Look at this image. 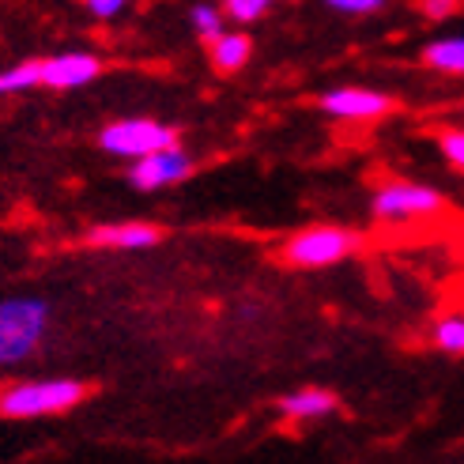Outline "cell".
Returning <instances> with one entry per match:
<instances>
[{
    "label": "cell",
    "mask_w": 464,
    "mask_h": 464,
    "mask_svg": "<svg viewBox=\"0 0 464 464\" xmlns=\"http://www.w3.org/2000/svg\"><path fill=\"white\" fill-rule=\"evenodd\" d=\"M50 333V303L42 295L0 298V366L27 362Z\"/></svg>",
    "instance_id": "obj_1"
},
{
    "label": "cell",
    "mask_w": 464,
    "mask_h": 464,
    "mask_svg": "<svg viewBox=\"0 0 464 464\" xmlns=\"http://www.w3.org/2000/svg\"><path fill=\"white\" fill-rule=\"evenodd\" d=\"M91 385L76 378H42V382H12L0 389V415L5 420H38L61 415L87 401Z\"/></svg>",
    "instance_id": "obj_2"
},
{
    "label": "cell",
    "mask_w": 464,
    "mask_h": 464,
    "mask_svg": "<svg viewBox=\"0 0 464 464\" xmlns=\"http://www.w3.org/2000/svg\"><path fill=\"white\" fill-rule=\"evenodd\" d=\"M362 249V235L347 227H306L284 242V261L295 268H329Z\"/></svg>",
    "instance_id": "obj_3"
},
{
    "label": "cell",
    "mask_w": 464,
    "mask_h": 464,
    "mask_svg": "<svg viewBox=\"0 0 464 464\" xmlns=\"http://www.w3.org/2000/svg\"><path fill=\"white\" fill-rule=\"evenodd\" d=\"M170 144H178V129L151 121V118H125V121H113L99 132V148L118 159H140V155H151Z\"/></svg>",
    "instance_id": "obj_4"
},
{
    "label": "cell",
    "mask_w": 464,
    "mask_h": 464,
    "mask_svg": "<svg viewBox=\"0 0 464 464\" xmlns=\"http://www.w3.org/2000/svg\"><path fill=\"white\" fill-rule=\"evenodd\" d=\"M374 216L382 223H408V219H423L442 212V193L430 189L420 181H385L374 193Z\"/></svg>",
    "instance_id": "obj_5"
},
{
    "label": "cell",
    "mask_w": 464,
    "mask_h": 464,
    "mask_svg": "<svg viewBox=\"0 0 464 464\" xmlns=\"http://www.w3.org/2000/svg\"><path fill=\"white\" fill-rule=\"evenodd\" d=\"M189 174H193V159L181 151V144H170V148H159L151 155H140V159H132V167H129L132 189H140V193L167 189V185H178Z\"/></svg>",
    "instance_id": "obj_6"
},
{
    "label": "cell",
    "mask_w": 464,
    "mask_h": 464,
    "mask_svg": "<svg viewBox=\"0 0 464 464\" xmlns=\"http://www.w3.org/2000/svg\"><path fill=\"white\" fill-rule=\"evenodd\" d=\"M317 106L336 121H378L397 102L370 87H336V91H324Z\"/></svg>",
    "instance_id": "obj_7"
},
{
    "label": "cell",
    "mask_w": 464,
    "mask_h": 464,
    "mask_svg": "<svg viewBox=\"0 0 464 464\" xmlns=\"http://www.w3.org/2000/svg\"><path fill=\"white\" fill-rule=\"evenodd\" d=\"M102 72V61L95 53H53L38 61V83L50 91H76Z\"/></svg>",
    "instance_id": "obj_8"
},
{
    "label": "cell",
    "mask_w": 464,
    "mask_h": 464,
    "mask_svg": "<svg viewBox=\"0 0 464 464\" xmlns=\"http://www.w3.org/2000/svg\"><path fill=\"white\" fill-rule=\"evenodd\" d=\"M87 246H95V249H151L162 242V230L155 223H144V219H125V223H99V227H91L87 235H83Z\"/></svg>",
    "instance_id": "obj_9"
},
{
    "label": "cell",
    "mask_w": 464,
    "mask_h": 464,
    "mask_svg": "<svg viewBox=\"0 0 464 464\" xmlns=\"http://www.w3.org/2000/svg\"><path fill=\"white\" fill-rule=\"evenodd\" d=\"M340 408L336 392L333 389H321V385H306V389H295L287 397H280V411L287 415L291 423H314V420H324Z\"/></svg>",
    "instance_id": "obj_10"
},
{
    "label": "cell",
    "mask_w": 464,
    "mask_h": 464,
    "mask_svg": "<svg viewBox=\"0 0 464 464\" xmlns=\"http://www.w3.org/2000/svg\"><path fill=\"white\" fill-rule=\"evenodd\" d=\"M208 50H212V68H216V72L230 76V72H238V68L249 64V57H253V38L242 34V31H223L219 38L208 42Z\"/></svg>",
    "instance_id": "obj_11"
},
{
    "label": "cell",
    "mask_w": 464,
    "mask_h": 464,
    "mask_svg": "<svg viewBox=\"0 0 464 464\" xmlns=\"http://www.w3.org/2000/svg\"><path fill=\"white\" fill-rule=\"evenodd\" d=\"M423 61L438 72L450 76H464V34L460 38H438L423 50Z\"/></svg>",
    "instance_id": "obj_12"
},
{
    "label": "cell",
    "mask_w": 464,
    "mask_h": 464,
    "mask_svg": "<svg viewBox=\"0 0 464 464\" xmlns=\"http://www.w3.org/2000/svg\"><path fill=\"white\" fill-rule=\"evenodd\" d=\"M430 340L438 352L446 355H464V317H442L430 329Z\"/></svg>",
    "instance_id": "obj_13"
},
{
    "label": "cell",
    "mask_w": 464,
    "mask_h": 464,
    "mask_svg": "<svg viewBox=\"0 0 464 464\" xmlns=\"http://www.w3.org/2000/svg\"><path fill=\"white\" fill-rule=\"evenodd\" d=\"M38 87V61H23L8 72H0V99L5 95H19V91Z\"/></svg>",
    "instance_id": "obj_14"
},
{
    "label": "cell",
    "mask_w": 464,
    "mask_h": 464,
    "mask_svg": "<svg viewBox=\"0 0 464 464\" xmlns=\"http://www.w3.org/2000/svg\"><path fill=\"white\" fill-rule=\"evenodd\" d=\"M276 0H223V15L235 23H257Z\"/></svg>",
    "instance_id": "obj_15"
},
{
    "label": "cell",
    "mask_w": 464,
    "mask_h": 464,
    "mask_svg": "<svg viewBox=\"0 0 464 464\" xmlns=\"http://www.w3.org/2000/svg\"><path fill=\"white\" fill-rule=\"evenodd\" d=\"M189 19H193V27H197V34H200L204 42H212V38L223 34V12L212 8V5H197V8L189 12Z\"/></svg>",
    "instance_id": "obj_16"
},
{
    "label": "cell",
    "mask_w": 464,
    "mask_h": 464,
    "mask_svg": "<svg viewBox=\"0 0 464 464\" xmlns=\"http://www.w3.org/2000/svg\"><path fill=\"white\" fill-rule=\"evenodd\" d=\"M442 155L453 162L457 170H464V129H453V132H442Z\"/></svg>",
    "instance_id": "obj_17"
},
{
    "label": "cell",
    "mask_w": 464,
    "mask_h": 464,
    "mask_svg": "<svg viewBox=\"0 0 464 464\" xmlns=\"http://www.w3.org/2000/svg\"><path fill=\"white\" fill-rule=\"evenodd\" d=\"M324 5L336 12H347V15H370V12H378L385 0H324Z\"/></svg>",
    "instance_id": "obj_18"
},
{
    "label": "cell",
    "mask_w": 464,
    "mask_h": 464,
    "mask_svg": "<svg viewBox=\"0 0 464 464\" xmlns=\"http://www.w3.org/2000/svg\"><path fill=\"white\" fill-rule=\"evenodd\" d=\"M420 8L430 19H450V15L460 12V0H420Z\"/></svg>",
    "instance_id": "obj_19"
},
{
    "label": "cell",
    "mask_w": 464,
    "mask_h": 464,
    "mask_svg": "<svg viewBox=\"0 0 464 464\" xmlns=\"http://www.w3.org/2000/svg\"><path fill=\"white\" fill-rule=\"evenodd\" d=\"M87 8L99 19H113V15H121L129 8V0H87Z\"/></svg>",
    "instance_id": "obj_20"
}]
</instances>
